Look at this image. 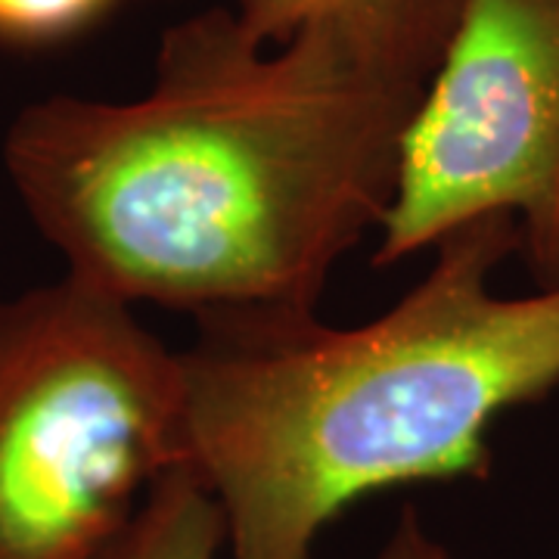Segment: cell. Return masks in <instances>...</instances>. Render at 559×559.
<instances>
[{
	"label": "cell",
	"instance_id": "obj_1",
	"mask_svg": "<svg viewBox=\"0 0 559 559\" xmlns=\"http://www.w3.org/2000/svg\"><path fill=\"white\" fill-rule=\"evenodd\" d=\"M423 91L330 25L271 47L212 7L162 35L143 97L32 103L3 159L84 286L200 326L305 320L385 218Z\"/></svg>",
	"mask_w": 559,
	"mask_h": 559
},
{
	"label": "cell",
	"instance_id": "obj_2",
	"mask_svg": "<svg viewBox=\"0 0 559 559\" xmlns=\"http://www.w3.org/2000/svg\"><path fill=\"white\" fill-rule=\"evenodd\" d=\"M382 318L200 326L183 355L187 466L224 516V559H311L323 528L399 485L485 479L495 419L559 385V286L491 289L520 230H448Z\"/></svg>",
	"mask_w": 559,
	"mask_h": 559
},
{
	"label": "cell",
	"instance_id": "obj_3",
	"mask_svg": "<svg viewBox=\"0 0 559 559\" xmlns=\"http://www.w3.org/2000/svg\"><path fill=\"white\" fill-rule=\"evenodd\" d=\"M187 466L183 355L79 280L0 301V559H97Z\"/></svg>",
	"mask_w": 559,
	"mask_h": 559
},
{
	"label": "cell",
	"instance_id": "obj_4",
	"mask_svg": "<svg viewBox=\"0 0 559 559\" xmlns=\"http://www.w3.org/2000/svg\"><path fill=\"white\" fill-rule=\"evenodd\" d=\"M507 215L538 289L559 286V0H460L404 134L373 264Z\"/></svg>",
	"mask_w": 559,
	"mask_h": 559
},
{
	"label": "cell",
	"instance_id": "obj_5",
	"mask_svg": "<svg viewBox=\"0 0 559 559\" xmlns=\"http://www.w3.org/2000/svg\"><path fill=\"white\" fill-rule=\"evenodd\" d=\"M234 13L271 47L308 25H330L367 60L429 84L454 35L460 0H237Z\"/></svg>",
	"mask_w": 559,
	"mask_h": 559
},
{
	"label": "cell",
	"instance_id": "obj_6",
	"mask_svg": "<svg viewBox=\"0 0 559 559\" xmlns=\"http://www.w3.org/2000/svg\"><path fill=\"white\" fill-rule=\"evenodd\" d=\"M224 547L227 532L215 495L193 466H175L97 559H224Z\"/></svg>",
	"mask_w": 559,
	"mask_h": 559
},
{
	"label": "cell",
	"instance_id": "obj_7",
	"mask_svg": "<svg viewBox=\"0 0 559 559\" xmlns=\"http://www.w3.org/2000/svg\"><path fill=\"white\" fill-rule=\"evenodd\" d=\"M119 0H0V44L47 47L75 38Z\"/></svg>",
	"mask_w": 559,
	"mask_h": 559
},
{
	"label": "cell",
	"instance_id": "obj_8",
	"mask_svg": "<svg viewBox=\"0 0 559 559\" xmlns=\"http://www.w3.org/2000/svg\"><path fill=\"white\" fill-rule=\"evenodd\" d=\"M373 559H460L444 540H439L419 516L414 507L401 510L395 528L389 532V538L380 547V554Z\"/></svg>",
	"mask_w": 559,
	"mask_h": 559
}]
</instances>
